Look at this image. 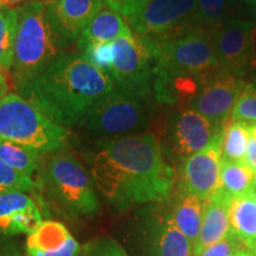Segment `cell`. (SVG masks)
<instances>
[{
    "label": "cell",
    "mask_w": 256,
    "mask_h": 256,
    "mask_svg": "<svg viewBox=\"0 0 256 256\" xmlns=\"http://www.w3.org/2000/svg\"><path fill=\"white\" fill-rule=\"evenodd\" d=\"M96 188L120 210L165 200L174 186V171L154 134L139 133L101 142L92 158Z\"/></svg>",
    "instance_id": "obj_1"
},
{
    "label": "cell",
    "mask_w": 256,
    "mask_h": 256,
    "mask_svg": "<svg viewBox=\"0 0 256 256\" xmlns=\"http://www.w3.org/2000/svg\"><path fill=\"white\" fill-rule=\"evenodd\" d=\"M115 89L110 76L82 55L62 54L19 95L54 122L69 127L83 120L96 102Z\"/></svg>",
    "instance_id": "obj_2"
},
{
    "label": "cell",
    "mask_w": 256,
    "mask_h": 256,
    "mask_svg": "<svg viewBox=\"0 0 256 256\" xmlns=\"http://www.w3.org/2000/svg\"><path fill=\"white\" fill-rule=\"evenodd\" d=\"M146 38L154 60L153 90L180 78L206 82L223 69L210 32L185 26L165 36Z\"/></svg>",
    "instance_id": "obj_3"
},
{
    "label": "cell",
    "mask_w": 256,
    "mask_h": 256,
    "mask_svg": "<svg viewBox=\"0 0 256 256\" xmlns=\"http://www.w3.org/2000/svg\"><path fill=\"white\" fill-rule=\"evenodd\" d=\"M17 11L18 30L10 74L14 87L20 92L62 55L66 40L51 23L46 2H28Z\"/></svg>",
    "instance_id": "obj_4"
},
{
    "label": "cell",
    "mask_w": 256,
    "mask_h": 256,
    "mask_svg": "<svg viewBox=\"0 0 256 256\" xmlns=\"http://www.w3.org/2000/svg\"><path fill=\"white\" fill-rule=\"evenodd\" d=\"M68 134L19 94L8 92L0 100V139L49 154L62 150Z\"/></svg>",
    "instance_id": "obj_5"
},
{
    "label": "cell",
    "mask_w": 256,
    "mask_h": 256,
    "mask_svg": "<svg viewBox=\"0 0 256 256\" xmlns=\"http://www.w3.org/2000/svg\"><path fill=\"white\" fill-rule=\"evenodd\" d=\"M40 176L50 196L69 212L82 216L98 212V200L92 177L72 153L63 150L49 153Z\"/></svg>",
    "instance_id": "obj_6"
},
{
    "label": "cell",
    "mask_w": 256,
    "mask_h": 256,
    "mask_svg": "<svg viewBox=\"0 0 256 256\" xmlns=\"http://www.w3.org/2000/svg\"><path fill=\"white\" fill-rule=\"evenodd\" d=\"M112 44L113 57L107 75L116 89L144 98L154 83V60L148 40L130 32Z\"/></svg>",
    "instance_id": "obj_7"
},
{
    "label": "cell",
    "mask_w": 256,
    "mask_h": 256,
    "mask_svg": "<svg viewBox=\"0 0 256 256\" xmlns=\"http://www.w3.org/2000/svg\"><path fill=\"white\" fill-rule=\"evenodd\" d=\"M142 98L115 89L92 106L83 124L89 132L100 136H128L139 134L148 124Z\"/></svg>",
    "instance_id": "obj_8"
},
{
    "label": "cell",
    "mask_w": 256,
    "mask_h": 256,
    "mask_svg": "<svg viewBox=\"0 0 256 256\" xmlns=\"http://www.w3.org/2000/svg\"><path fill=\"white\" fill-rule=\"evenodd\" d=\"M196 4L197 0H150L124 19L140 36L162 37L186 26Z\"/></svg>",
    "instance_id": "obj_9"
},
{
    "label": "cell",
    "mask_w": 256,
    "mask_h": 256,
    "mask_svg": "<svg viewBox=\"0 0 256 256\" xmlns=\"http://www.w3.org/2000/svg\"><path fill=\"white\" fill-rule=\"evenodd\" d=\"M243 86L244 82L241 78L223 68L202 84L197 96L188 107L194 108L215 126L224 130Z\"/></svg>",
    "instance_id": "obj_10"
},
{
    "label": "cell",
    "mask_w": 256,
    "mask_h": 256,
    "mask_svg": "<svg viewBox=\"0 0 256 256\" xmlns=\"http://www.w3.org/2000/svg\"><path fill=\"white\" fill-rule=\"evenodd\" d=\"M222 138L206 148L184 159L180 168V190L208 202L218 191L222 168Z\"/></svg>",
    "instance_id": "obj_11"
},
{
    "label": "cell",
    "mask_w": 256,
    "mask_h": 256,
    "mask_svg": "<svg viewBox=\"0 0 256 256\" xmlns=\"http://www.w3.org/2000/svg\"><path fill=\"white\" fill-rule=\"evenodd\" d=\"M224 130L215 126L194 108L185 107L172 122V150L178 156L186 159L222 138Z\"/></svg>",
    "instance_id": "obj_12"
},
{
    "label": "cell",
    "mask_w": 256,
    "mask_h": 256,
    "mask_svg": "<svg viewBox=\"0 0 256 256\" xmlns=\"http://www.w3.org/2000/svg\"><path fill=\"white\" fill-rule=\"evenodd\" d=\"M252 26L250 20L228 19L211 32L220 66L241 78L249 69Z\"/></svg>",
    "instance_id": "obj_13"
},
{
    "label": "cell",
    "mask_w": 256,
    "mask_h": 256,
    "mask_svg": "<svg viewBox=\"0 0 256 256\" xmlns=\"http://www.w3.org/2000/svg\"><path fill=\"white\" fill-rule=\"evenodd\" d=\"M104 6V0H52L48 2V14L56 31L64 40H78Z\"/></svg>",
    "instance_id": "obj_14"
},
{
    "label": "cell",
    "mask_w": 256,
    "mask_h": 256,
    "mask_svg": "<svg viewBox=\"0 0 256 256\" xmlns=\"http://www.w3.org/2000/svg\"><path fill=\"white\" fill-rule=\"evenodd\" d=\"M42 222L37 204L25 192L0 194V236L28 235Z\"/></svg>",
    "instance_id": "obj_15"
},
{
    "label": "cell",
    "mask_w": 256,
    "mask_h": 256,
    "mask_svg": "<svg viewBox=\"0 0 256 256\" xmlns=\"http://www.w3.org/2000/svg\"><path fill=\"white\" fill-rule=\"evenodd\" d=\"M82 248L63 223L43 220L26 240V256H80Z\"/></svg>",
    "instance_id": "obj_16"
},
{
    "label": "cell",
    "mask_w": 256,
    "mask_h": 256,
    "mask_svg": "<svg viewBox=\"0 0 256 256\" xmlns=\"http://www.w3.org/2000/svg\"><path fill=\"white\" fill-rule=\"evenodd\" d=\"M230 200L216 192L215 196L206 202L203 223L200 238L194 247V256H200L204 249L226 238L232 232L229 216Z\"/></svg>",
    "instance_id": "obj_17"
},
{
    "label": "cell",
    "mask_w": 256,
    "mask_h": 256,
    "mask_svg": "<svg viewBox=\"0 0 256 256\" xmlns=\"http://www.w3.org/2000/svg\"><path fill=\"white\" fill-rule=\"evenodd\" d=\"M130 32H133L132 28L122 16L110 8H104L83 30L78 40V46L82 50L89 44L108 43Z\"/></svg>",
    "instance_id": "obj_18"
},
{
    "label": "cell",
    "mask_w": 256,
    "mask_h": 256,
    "mask_svg": "<svg viewBox=\"0 0 256 256\" xmlns=\"http://www.w3.org/2000/svg\"><path fill=\"white\" fill-rule=\"evenodd\" d=\"M154 256H194V246L176 226L171 214L159 220L152 234Z\"/></svg>",
    "instance_id": "obj_19"
},
{
    "label": "cell",
    "mask_w": 256,
    "mask_h": 256,
    "mask_svg": "<svg viewBox=\"0 0 256 256\" xmlns=\"http://www.w3.org/2000/svg\"><path fill=\"white\" fill-rule=\"evenodd\" d=\"M232 232L235 234L246 248L256 252V202L250 194L230 200L229 204Z\"/></svg>",
    "instance_id": "obj_20"
},
{
    "label": "cell",
    "mask_w": 256,
    "mask_h": 256,
    "mask_svg": "<svg viewBox=\"0 0 256 256\" xmlns=\"http://www.w3.org/2000/svg\"><path fill=\"white\" fill-rule=\"evenodd\" d=\"M204 209L206 202L180 190V194L176 200L171 212L176 226L190 240L194 247L200 238Z\"/></svg>",
    "instance_id": "obj_21"
},
{
    "label": "cell",
    "mask_w": 256,
    "mask_h": 256,
    "mask_svg": "<svg viewBox=\"0 0 256 256\" xmlns=\"http://www.w3.org/2000/svg\"><path fill=\"white\" fill-rule=\"evenodd\" d=\"M256 183V174L244 162H223L220 168L218 191L228 200L250 194Z\"/></svg>",
    "instance_id": "obj_22"
},
{
    "label": "cell",
    "mask_w": 256,
    "mask_h": 256,
    "mask_svg": "<svg viewBox=\"0 0 256 256\" xmlns=\"http://www.w3.org/2000/svg\"><path fill=\"white\" fill-rule=\"evenodd\" d=\"M232 0H197L196 8L186 26L212 32L226 22V14Z\"/></svg>",
    "instance_id": "obj_23"
},
{
    "label": "cell",
    "mask_w": 256,
    "mask_h": 256,
    "mask_svg": "<svg viewBox=\"0 0 256 256\" xmlns=\"http://www.w3.org/2000/svg\"><path fill=\"white\" fill-rule=\"evenodd\" d=\"M42 156V153L28 147L0 139V159L28 177H32L40 168Z\"/></svg>",
    "instance_id": "obj_24"
},
{
    "label": "cell",
    "mask_w": 256,
    "mask_h": 256,
    "mask_svg": "<svg viewBox=\"0 0 256 256\" xmlns=\"http://www.w3.org/2000/svg\"><path fill=\"white\" fill-rule=\"evenodd\" d=\"M18 30L17 8L0 6V68L10 72L14 66Z\"/></svg>",
    "instance_id": "obj_25"
},
{
    "label": "cell",
    "mask_w": 256,
    "mask_h": 256,
    "mask_svg": "<svg viewBox=\"0 0 256 256\" xmlns=\"http://www.w3.org/2000/svg\"><path fill=\"white\" fill-rule=\"evenodd\" d=\"M249 140L250 133L248 122L232 121L226 126L222 139L223 162H244Z\"/></svg>",
    "instance_id": "obj_26"
},
{
    "label": "cell",
    "mask_w": 256,
    "mask_h": 256,
    "mask_svg": "<svg viewBox=\"0 0 256 256\" xmlns=\"http://www.w3.org/2000/svg\"><path fill=\"white\" fill-rule=\"evenodd\" d=\"M232 121L256 122V81L244 83L232 112Z\"/></svg>",
    "instance_id": "obj_27"
},
{
    "label": "cell",
    "mask_w": 256,
    "mask_h": 256,
    "mask_svg": "<svg viewBox=\"0 0 256 256\" xmlns=\"http://www.w3.org/2000/svg\"><path fill=\"white\" fill-rule=\"evenodd\" d=\"M36 186L31 177L16 171L0 159V194L4 192H28Z\"/></svg>",
    "instance_id": "obj_28"
},
{
    "label": "cell",
    "mask_w": 256,
    "mask_h": 256,
    "mask_svg": "<svg viewBox=\"0 0 256 256\" xmlns=\"http://www.w3.org/2000/svg\"><path fill=\"white\" fill-rule=\"evenodd\" d=\"M82 56L92 63V66L107 74L110 68L112 57H113V44L108 43H94L83 48Z\"/></svg>",
    "instance_id": "obj_29"
},
{
    "label": "cell",
    "mask_w": 256,
    "mask_h": 256,
    "mask_svg": "<svg viewBox=\"0 0 256 256\" xmlns=\"http://www.w3.org/2000/svg\"><path fill=\"white\" fill-rule=\"evenodd\" d=\"M80 256H130L113 238H101L89 242L82 248Z\"/></svg>",
    "instance_id": "obj_30"
},
{
    "label": "cell",
    "mask_w": 256,
    "mask_h": 256,
    "mask_svg": "<svg viewBox=\"0 0 256 256\" xmlns=\"http://www.w3.org/2000/svg\"><path fill=\"white\" fill-rule=\"evenodd\" d=\"M244 249L247 248L241 242V240L235 234L230 232L226 238L209 246L200 252V256H235L238 252L244 250Z\"/></svg>",
    "instance_id": "obj_31"
},
{
    "label": "cell",
    "mask_w": 256,
    "mask_h": 256,
    "mask_svg": "<svg viewBox=\"0 0 256 256\" xmlns=\"http://www.w3.org/2000/svg\"><path fill=\"white\" fill-rule=\"evenodd\" d=\"M104 2L112 11L116 12L124 18H127L142 8V6L150 0H104Z\"/></svg>",
    "instance_id": "obj_32"
},
{
    "label": "cell",
    "mask_w": 256,
    "mask_h": 256,
    "mask_svg": "<svg viewBox=\"0 0 256 256\" xmlns=\"http://www.w3.org/2000/svg\"><path fill=\"white\" fill-rule=\"evenodd\" d=\"M249 70L256 72V20L252 23L249 43Z\"/></svg>",
    "instance_id": "obj_33"
},
{
    "label": "cell",
    "mask_w": 256,
    "mask_h": 256,
    "mask_svg": "<svg viewBox=\"0 0 256 256\" xmlns=\"http://www.w3.org/2000/svg\"><path fill=\"white\" fill-rule=\"evenodd\" d=\"M244 162L256 174V139H254V138H250V140H249Z\"/></svg>",
    "instance_id": "obj_34"
},
{
    "label": "cell",
    "mask_w": 256,
    "mask_h": 256,
    "mask_svg": "<svg viewBox=\"0 0 256 256\" xmlns=\"http://www.w3.org/2000/svg\"><path fill=\"white\" fill-rule=\"evenodd\" d=\"M40 2V0H0V6L17 8L19 6L28 4V2Z\"/></svg>",
    "instance_id": "obj_35"
},
{
    "label": "cell",
    "mask_w": 256,
    "mask_h": 256,
    "mask_svg": "<svg viewBox=\"0 0 256 256\" xmlns=\"http://www.w3.org/2000/svg\"><path fill=\"white\" fill-rule=\"evenodd\" d=\"M4 72V70L0 68V100L8 94V82Z\"/></svg>",
    "instance_id": "obj_36"
},
{
    "label": "cell",
    "mask_w": 256,
    "mask_h": 256,
    "mask_svg": "<svg viewBox=\"0 0 256 256\" xmlns=\"http://www.w3.org/2000/svg\"><path fill=\"white\" fill-rule=\"evenodd\" d=\"M249 133H250V138L256 139V122L249 124Z\"/></svg>",
    "instance_id": "obj_37"
},
{
    "label": "cell",
    "mask_w": 256,
    "mask_h": 256,
    "mask_svg": "<svg viewBox=\"0 0 256 256\" xmlns=\"http://www.w3.org/2000/svg\"><path fill=\"white\" fill-rule=\"evenodd\" d=\"M235 256H255V254L249 250V249H244V250H241L240 252H238Z\"/></svg>",
    "instance_id": "obj_38"
},
{
    "label": "cell",
    "mask_w": 256,
    "mask_h": 256,
    "mask_svg": "<svg viewBox=\"0 0 256 256\" xmlns=\"http://www.w3.org/2000/svg\"><path fill=\"white\" fill-rule=\"evenodd\" d=\"M250 194H252V198H254L255 202H256V183H255V185H254V188H252V191H250Z\"/></svg>",
    "instance_id": "obj_39"
},
{
    "label": "cell",
    "mask_w": 256,
    "mask_h": 256,
    "mask_svg": "<svg viewBox=\"0 0 256 256\" xmlns=\"http://www.w3.org/2000/svg\"><path fill=\"white\" fill-rule=\"evenodd\" d=\"M246 2H247L248 4L252 5V6H256V0H246Z\"/></svg>",
    "instance_id": "obj_40"
},
{
    "label": "cell",
    "mask_w": 256,
    "mask_h": 256,
    "mask_svg": "<svg viewBox=\"0 0 256 256\" xmlns=\"http://www.w3.org/2000/svg\"><path fill=\"white\" fill-rule=\"evenodd\" d=\"M40 2H46V4H48V2H52V0H40Z\"/></svg>",
    "instance_id": "obj_41"
},
{
    "label": "cell",
    "mask_w": 256,
    "mask_h": 256,
    "mask_svg": "<svg viewBox=\"0 0 256 256\" xmlns=\"http://www.w3.org/2000/svg\"><path fill=\"white\" fill-rule=\"evenodd\" d=\"M254 254H255V256H256V252H254Z\"/></svg>",
    "instance_id": "obj_42"
}]
</instances>
